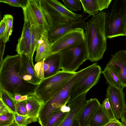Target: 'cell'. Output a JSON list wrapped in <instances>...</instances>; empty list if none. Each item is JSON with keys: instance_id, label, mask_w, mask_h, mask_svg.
I'll list each match as a JSON object with an SVG mask.
<instances>
[{"instance_id": "ba28073f", "label": "cell", "mask_w": 126, "mask_h": 126, "mask_svg": "<svg viewBox=\"0 0 126 126\" xmlns=\"http://www.w3.org/2000/svg\"><path fill=\"white\" fill-rule=\"evenodd\" d=\"M102 71L101 67L97 64L79 80L74 83L70 89L69 101L83 94L87 93L96 85L100 79Z\"/></svg>"}, {"instance_id": "e0dca14e", "label": "cell", "mask_w": 126, "mask_h": 126, "mask_svg": "<svg viewBox=\"0 0 126 126\" xmlns=\"http://www.w3.org/2000/svg\"><path fill=\"white\" fill-rule=\"evenodd\" d=\"M20 55V72L23 79L31 84L37 85L42 79L27 56L24 55Z\"/></svg>"}, {"instance_id": "9a60e30c", "label": "cell", "mask_w": 126, "mask_h": 126, "mask_svg": "<svg viewBox=\"0 0 126 126\" xmlns=\"http://www.w3.org/2000/svg\"><path fill=\"white\" fill-rule=\"evenodd\" d=\"M28 13L31 23V31L29 41L28 53L27 57L34 67L33 62V54L36 50L38 41L42 34L46 30L39 25L32 12H29Z\"/></svg>"}, {"instance_id": "f35d334b", "label": "cell", "mask_w": 126, "mask_h": 126, "mask_svg": "<svg viewBox=\"0 0 126 126\" xmlns=\"http://www.w3.org/2000/svg\"><path fill=\"white\" fill-rule=\"evenodd\" d=\"M121 123L124 126H126V112L124 111L121 118Z\"/></svg>"}, {"instance_id": "e575fe53", "label": "cell", "mask_w": 126, "mask_h": 126, "mask_svg": "<svg viewBox=\"0 0 126 126\" xmlns=\"http://www.w3.org/2000/svg\"><path fill=\"white\" fill-rule=\"evenodd\" d=\"M6 27V21L3 17L0 23V39H2L4 41Z\"/></svg>"}, {"instance_id": "8fae6325", "label": "cell", "mask_w": 126, "mask_h": 126, "mask_svg": "<svg viewBox=\"0 0 126 126\" xmlns=\"http://www.w3.org/2000/svg\"><path fill=\"white\" fill-rule=\"evenodd\" d=\"M86 94V93L83 94L68 102L67 104L70 109V111L57 126H80L78 118L87 102Z\"/></svg>"}, {"instance_id": "8992f818", "label": "cell", "mask_w": 126, "mask_h": 126, "mask_svg": "<svg viewBox=\"0 0 126 126\" xmlns=\"http://www.w3.org/2000/svg\"><path fill=\"white\" fill-rule=\"evenodd\" d=\"M126 15V0H115L110 14H107L106 17L105 28L107 38L125 36L124 20Z\"/></svg>"}, {"instance_id": "1f68e13d", "label": "cell", "mask_w": 126, "mask_h": 126, "mask_svg": "<svg viewBox=\"0 0 126 126\" xmlns=\"http://www.w3.org/2000/svg\"><path fill=\"white\" fill-rule=\"evenodd\" d=\"M102 104L106 113L110 120H114L117 119L114 115L108 98L106 97L103 101Z\"/></svg>"}, {"instance_id": "44dd1931", "label": "cell", "mask_w": 126, "mask_h": 126, "mask_svg": "<svg viewBox=\"0 0 126 126\" xmlns=\"http://www.w3.org/2000/svg\"><path fill=\"white\" fill-rule=\"evenodd\" d=\"M51 46L48 38L47 31L46 30L42 34L38 41L35 61L37 62H40L49 56Z\"/></svg>"}, {"instance_id": "2e32d148", "label": "cell", "mask_w": 126, "mask_h": 126, "mask_svg": "<svg viewBox=\"0 0 126 126\" xmlns=\"http://www.w3.org/2000/svg\"><path fill=\"white\" fill-rule=\"evenodd\" d=\"M22 9L24 15V23L21 36L18 40L16 51L18 54L24 55L27 56L29 41L31 33V23L27 6Z\"/></svg>"}, {"instance_id": "30bf717a", "label": "cell", "mask_w": 126, "mask_h": 126, "mask_svg": "<svg viewBox=\"0 0 126 126\" xmlns=\"http://www.w3.org/2000/svg\"><path fill=\"white\" fill-rule=\"evenodd\" d=\"M61 56L58 52L52 54L37 62L34 68L38 75L43 79L52 76L61 69Z\"/></svg>"}, {"instance_id": "f546056e", "label": "cell", "mask_w": 126, "mask_h": 126, "mask_svg": "<svg viewBox=\"0 0 126 126\" xmlns=\"http://www.w3.org/2000/svg\"><path fill=\"white\" fill-rule=\"evenodd\" d=\"M14 114V121L19 126H27L30 124V117L28 115H22L17 112Z\"/></svg>"}, {"instance_id": "5b68a950", "label": "cell", "mask_w": 126, "mask_h": 126, "mask_svg": "<svg viewBox=\"0 0 126 126\" xmlns=\"http://www.w3.org/2000/svg\"><path fill=\"white\" fill-rule=\"evenodd\" d=\"M77 72L62 70L52 76L42 79L37 85L35 95L44 104L57 93Z\"/></svg>"}, {"instance_id": "7c38bea8", "label": "cell", "mask_w": 126, "mask_h": 126, "mask_svg": "<svg viewBox=\"0 0 126 126\" xmlns=\"http://www.w3.org/2000/svg\"><path fill=\"white\" fill-rule=\"evenodd\" d=\"M125 94L121 88L118 89L109 84L106 96L109 102L116 118L121 119L125 111L126 104Z\"/></svg>"}, {"instance_id": "484cf974", "label": "cell", "mask_w": 126, "mask_h": 126, "mask_svg": "<svg viewBox=\"0 0 126 126\" xmlns=\"http://www.w3.org/2000/svg\"><path fill=\"white\" fill-rule=\"evenodd\" d=\"M67 113L60 110L50 117L46 126H58L63 120Z\"/></svg>"}, {"instance_id": "d590c367", "label": "cell", "mask_w": 126, "mask_h": 126, "mask_svg": "<svg viewBox=\"0 0 126 126\" xmlns=\"http://www.w3.org/2000/svg\"><path fill=\"white\" fill-rule=\"evenodd\" d=\"M11 112H12L0 99V115Z\"/></svg>"}, {"instance_id": "3957f363", "label": "cell", "mask_w": 126, "mask_h": 126, "mask_svg": "<svg viewBox=\"0 0 126 126\" xmlns=\"http://www.w3.org/2000/svg\"><path fill=\"white\" fill-rule=\"evenodd\" d=\"M96 64L95 62L77 72L57 93L43 106L39 113V120L43 123H46L52 116L61 110L63 106L66 105L69 100L70 91L73 85Z\"/></svg>"}, {"instance_id": "7bdbcfd3", "label": "cell", "mask_w": 126, "mask_h": 126, "mask_svg": "<svg viewBox=\"0 0 126 126\" xmlns=\"http://www.w3.org/2000/svg\"><path fill=\"white\" fill-rule=\"evenodd\" d=\"M124 126L122 124V125H118V126Z\"/></svg>"}, {"instance_id": "4316f807", "label": "cell", "mask_w": 126, "mask_h": 126, "mask_svg": "<svg viewBox=\"0 0 126 126\" xmlns=\"http://www.w3.org/2000/svg\"><path fill=\"white\" fill-rule=\"evenodd\" d=\"M6 20V27L4 40L6 42L9 41V38L13 31V16L10 14L5 15L3 17Z\"/></svg>"}, {"instance_id": "52a82bcc", "label": "cell", "mask_w": 126, "mask_h": 126, "mask_svg": "<svg viewBox=\"0 0 126 126\" xmlns=\"http://www.w3.org/2000/svg\"><path fill=\"white\" fill-rule=\"evenodd\" d=\"M59 52L61 56V69L63 71L75 72L84 62L88 60L85 39L79 44Z\"/></svg>"}, {"instance_id": "4dcf8cb0", "label": "cell", "mask_w": 126, "mask_h": 126, "mask_svg": "<svg viewBox=\"0 0 126 126\" xmlns=\"http://www.w3.org/2000/svg\"><path fill=\"white\" fill-rule=\"evenodd\" d=\"M0 2L12 6L21 7L22 9L27 6L28 0H0Z\"/></svg>"}, {"instance_id": "7a4b0ae2", "label": "cell", "mask_w": 126, "mask_h": 126, "mask_svg": "<svg viewBox=\"0 0 126 126\" xmlns=\"http://www.w3.org/2000/svg\"><path fill=\"white\" fill-rule=\"evenodd\" d=\"M107 15L106 12H101L93 16L87 22L84 39L88 60L92 62L102 59L107 49L105 28Z\"/></svg>"}, {"instance_id": "836d02e7", "label": "cell", "mask_w": 126, "mask_h": 126, "mask_svg": "<svg viewBox=\"0 0 126 126\" xmlns=\"http://www.w3.org/2000/svg\"><path fill=\"white\" fill-rule=\"evenodd\" d=\"M99 11L108 8L111 0H96Z\"/></svg>"}, {"instance_id": "d4e9b609", "label": "cell", "mask_w": 126, "mask_h": 126, "mask_svg": "<svg viewBox=\"0 0 126 126\" xmlns=\"http://www.w3.org/2000/svg\"><path fill=\"white\" fill-rule=\"evenodd\" d=\"M0 99L12 112L13 113L16 112V102L13 96L9 93L0 88Z\"/></svg>"}, {"instance_id": "cb8c5ba5", "label": "cell", "mask_w": 126, "mask_h": 126, "mask_svg": "<svg viewBox=\"0 0 126 126\" xmlns=\"http://www.w3.org/2000/svg\"><path fill=\"white\" fill-rule=\"evenodd\" d=\"M83 12L89 16H94L98 13L99 11L96 0H80Z\"/></svg>"}, {"instance_id": "60d3db41", "label": "cell", "mask_w": 126, "mask_h": 126, "mask_svg": "<svg viewBox=\"0 0 126 126\" xmlns=\"http://www.w3.org/2000/svg\"><path fill=\"white\" fill-rule=\"evenodd\" d=\"M124 31L125 36H126V15L124 20Z\"/></svg>"}, {"instance_id": "8d00e7d4", "label": "cell", "mask_w": 126, "mask_h": 126, "mask_svg": "<svg viewBox=\"0 0 126 126\" xmlns=\"http://www.w3.org/2000/svg\"><path fill=\"white\" fill-rule=\"evenodd\" d=\"M0 40V65L1 64L3 61V57L4 54L6 42L2 39Z\"/></svg>"}, {"instance_id": "5bb4252c", "label": "cell", "mask_w": 126, "mask_h": 126, "mask_svg": "<svg viewBox=\"0 0 126 126\" xmlns=\"http://www.w3.org/2000/svg\"><path fill=\"white\" fill-rule=\"evenodd\" d=\"M87 22L82 17L71 22L58 25L48 30L47 36L50 43L52 44L59 37L70 31L76 28H80L85 30Z\"/></svg>"}, {"instance_id": "603a6c76", "label": "cell", "mask_w": 126, "mask_h": 126, "mask_svg": "<svg viewBox=\"0 0 126 126\" xmlns=\"http://www.w3.org/2000/svg\"><path fill=\"white\" fill-rule=\"evenodd\" d=\"M107 81V84L108 83L118 89L121 88V83L118 75L110 68L105 67L102 71Z\"/></svg>"}, {"instance_id": "6da1fadb", "label": "cell", "mask_w": 126, "mask_h": 126, "mask_svg": "<svg viewBox=\"0 0 126 126\" xmlns=\"http://www.w3.org/2000/svg\"><path fill=\"white\" fill-rule=\"evenodd\" d=\"M20 55H8L0 65V88L13 96L34 94L37 86L25 81L20 72Z\"/></svg>"}, {"instance_id": "ab89813d", "label": "cell", "mask_w": 126, "mask_h": 126, "mask_svg": "<svg viewBox=\"0 0 126 126\" xmlns=\"http://www.w3.org/2000/svg\"><path fill=\"white\" fill-rule=\"evenodd\" d=\"M70 108L66 105L63 106L61 108L60 110L62 112H68L70 111Z\"/></svg>"}, {"instance_id": "ee69618b", "label": "cell", "mask_w": 126, "mask_h": 126, "mask_svg": "<svg viewBox=\"0 0 126 126\" xmlns=\"http://www.w3.org/2000/svg\"><path fill=\"white\" fill-rule=\"evenodd\" d=\"M124 111L126 112V107L125 108Z\"/></svg>"}, {"instance_id": "277c9868", "label": "cell", "mask_w": 126, "mask_h": 126, "mask_svg": "<svg viewBox=\"0 0 126 126\" xmlns=\"http://www.w3.org/2000/svg\"><path fill=\"white\" fill-rule=\"evenodd\" d=\"M41 2L49 29L58 25L76 21L82 17L81 14L70 11L58 0H41Z\"/></svg>"}, {"instance_id": "ac0fdd59", "label": "cell", "mask_w": 126, "mask_h": 126, "mask_svg": "<svg viewBox=\"0 0 126 126\" xmlns=\"http://www.w3.org/2000/svg\"><path fill=\"white\" fill-rule=\"evenodd\" d=\"M101 104L99 100L96 98H91L87 101L78 118L80 126H88Z\"/></svg>"}, {"instance_id": "83f0119b", "label": "cell", "mask_w": 126, "mask_h": 126, "mask_svg": "<svg viewBox=\"0 0 126 126\" xmlns=\"http://www.w3.org/2000/svg\"><path fill=\"white\" fill-rule=\"evenodd\" d=\"M64 6L70 11H78L81 10L80 0H62Z\"/></svg>"}, {"instance_id": "74e56055", "label": "cell", "mask_w": 126, "mask_h": 126, "mask_svg": "<svg viewBox=\"0 0 126 126\" xmlns=\"http://www.w3.org/2000/svg\"><path fill=\"white\" fill-rule=\"evenodd\" d=\"M121 125H122L121 122L118 120L116 119L115 120L111 121L103 126H116Z\"/></svg>"}, {"instance_id": "7402d4cb", "label": "cell", "mask_w": 126, "mask_h": 126, "mask_svg": "<svg viewBox=\"0 0 126 126\" xmlns=\"http://www.w3.org/2000/svg\"><path fill=\"white\" fill-rule=\"evenodd\" d=\"M111 121L103 105L101 104L90 121L88 126H103Z\"/></svg>"}, {"instance_id": "d6986e66", "label": "cell", "mask_w": 126, "mask_h": 126, "mask_svg": "<svg viewBox=\"0 0 126 126\" xmlns=\"http://www.w3.org/2000/svg\"><path fill=\"white\" fill-rule=\"evenodd\" d=\"M44 104L35 94L28 96L26 100V107L28 115L30 117V124L37 121L39 112Z\"/></svg>"}, {"instance_id": "4fadbf2b", "label": "cell", "mask_w": 126, "mask_h": 126, "mask_svg": "<svg viewBox=\"0 0 126 126\" xmlns=\"http://www.w3.org/2000/svg\"><path fill=\"white\" fill-rule=\"evenodd\" d=\"M112 56L106 67L112 70L118 75L123 89L126 87V50H120Z\"/></svg>"}, {"instance_id": "f1b7e54d", "label": "cell", "mask_w": 126, "mask_h": 126, "mask_svg": "<svg viewBox=\"0 0 126 126\" xmlns=\"http://www.w3.org/2000/svg\"><path fill=\"white\" fill-rule=\"evenodd\" d=\"M14 121V113L9 112L0 115V126L9 125Z\"/></svg>"}, {"instance_id": "9c48e42d", "label": "cell", "mask_w": 126, "mask_h": 126, "mask_svg": "<svg viewBox=\"0 0 126 126\" xmlns=\"http://www.w3.org/2000/svg\"><path fill=\"white\" fill-rule=\"evenodd\" d=\"M84 39L85 32L83 29L76 28L71 30L61 36L51 44L49 55L76 46Z\"/></svg>"}, {"instance_id": "d6a6232c", "label": "cell", "mask_w": 126, "mask_h": 126, "mask_svg": "<svg viewBox=\"0 0 126 126\" xmlns=\"http://www.w3.org/2000/svg\"><path fill=\"white\" fill-rule=\"evenodd\" d=\"M26 100L20 101L16 102V112L22 115H28L26 107Z\"/></svg>"}, {"instance_id": "b9f144b4", "label": "cell", "mask_w": 126, "mask_h": 126, "mask_svg": "<svg viewBox=\"0 0 126 126\" xmlns=\"http://www.w3.org/2000/svg\"><path fill=\"white\" fill-rule=\"evenodd\" d=\"M19 126L14 121L13 123L8 126Z\"/></svg>"}, {"instance_id": "ffe728a7", "label": "cell", "mask_w": 126, "mask_h": 126, "mask_svg": "<svg viewBox=\"0 0 126 126\" xmlns=\"http://www.w3.org/2000/svg\"><path fill=\"white\" fill-rule=\"evenodd\" d=\"M28 5L39 25L47 30L49 26L42 6L41 0H28Z\"/></svg>"}]
</instances>
